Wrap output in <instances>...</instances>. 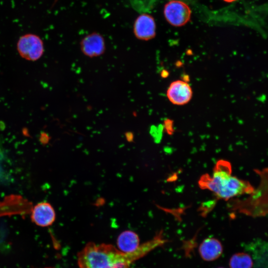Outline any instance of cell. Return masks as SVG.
Returning <instances> with one entry per match:
<instances>
[{"label": "cell", "mask_w": 268, "mask_h": 268, "mask_svg": "<svg viewBox=\"0 0 268 268\" xmlns=\"http://www.w3.org/2000/svg\"><path fill=\"white\" fill-rule=\"evenodd\" d=\"M231 174V163L219 160L214 166L212 176L202 175L199 180V185L202 189L213 192L218 199L224 200L254 192V188L249 182Z\"/></svg>", "instance_id": "obj_1"}, {"label": "cell", "mask_w": 268, "mask_h": 268, "mask_svg": "<svg viewBox=\"0 0 268 268\" xmlns=\"http://www.w3.org/2000/svg\"><path fill=\"white\" fill-rule=\"evenodd\" d=\"M140 258L136 252L125 253L112 245L88 243L78 254L79 268H129Z\"/></svg>", "instance_id": "obj_2"}, {"label": "cell", "mask_w": 268, "mask_h": 268, "mask_svg": "<svg viewBox=\"0 0 268 268\" xmlns=\"http://www.w3.org/2000/svg\"><path fill=\"white\" fill-rule=\"evenodd\" d=\"M17 49L23 58L32 61L39 59L44 51L41 39L33 34L21 36L17 42Z\"/></svg>", "instance_id": "obj_3"}, {"label": "cell", "mask_w": 268, "mask_h": 268, "mask_svg": "<svg viewBox=\"0 0 268 268\" xmlns=\"http://www.w3.org/2000/svg\"><path fill=\"white\" fill-rule=\"evenodd\" d=\"M164 14L170 24L178 27L185 25L189 21L191 10L184 1L172 0L165 4Z\"/></svg>", "instance_id": "obj_4"}, {"label": "cell", "mask_w": 268, "mask_h": 268, "mask_svg": "<svg viewBox=\"0 0 268 268\" xmlns=\"http://www.w3.org/2000/svg\"><path fill=\"white\" fill-rule=\"evenodd\" d=\"M166 95L171 103L182 106L190 101L193 96V90L187 82L176 80L170 83L167 90Z\"/></svg>", "instance_id": "obj_5"}, {"label": "cell", "mask_w": 268, "mask_h": 268, "mask_svg": "<svg viewBox=\"0 0 268 268\" xmlns=\"http://www.w3.org/2000/svg\"><path fill=\"white\" fill-rule=\"evenodd\" d=\"M82 53L89 58L97 57L105 52V41L103 36L96 32L85 36L80 42Z\"/></svg>", "instance_id": "obj_6"}, {"label": "cell", "mask_w": 268, "mask_h": 268, "mask_svg": "<svg viewBox=\"0 0 268 268\" xmlns=\"http://www.w3.org/2000/svg\"><path fill=\"white\" fill-rule=\"evenodd\" d=\"M31 218L36 225L41 227L51 226L56 219V213L52 205L47 202H41L32 208Z\"/></svg>", "instance_id": "obj_7"}, {"label": "cell", "mask_w": 268, "mask_h": 268, "mask_svg": "<svg viewBox=\"0 0 268 268\" xmlns=\"http://www.w3.org/2000/svg\"><path fill=\"white\" fill-rule=\"evenodd\" d=\"M156 25L153 17L143 13L139 15L134 21V33L139 40L147 41L155 36Z\"/></svg>", "instance_id": "obj_8"}, {"label": "cell", "mask_w": 268, "mask_h": 268, "mask_svg": "<svg viewBox=\"0 0 268 268\" xmlns=\"http://www.w3.org/2000/svg\"><path fill=\"white\" fill-rule=\"evenodd\" d=\"M199 252L203 260L207 262L213 261L220 257L223 252V247L218 239L207 238L201 243Z\"/></svg>", "instance_id": "obj_9"}, {"label": "cell", "mask_w": 268, "mask_h": 268, "mask_svg": "<svg viewBox=\"0 0 268 268\" xmlns=\"http://www.w3.org/2000/svg\"><path fill=\"white\" fill-rule=\"evenodd\" d=\"M117 244L119 250L121 252L131 253L136 250L140 245L139 238L135 232L126 230L118 236Z\"/></svg>", "instance_id": "obj_10"}, {"label": "cell", "mask_w": 268, "mask_h": 268, "mask_svg": "<svg viewBox=\"0 0 268 268\" xmlns=\"http://www.w3.org/2000/svg\"><path fill=\"white\" fill-rule=\"evenodd\" d=\"M229 266L230 268H252L253 262L248 254L237 253L231 257Z\"/></svg>", "instance_id": "obj_11"}, {"label": "cell", "mask_w": 268, "mask_h": 268, "mask_svg": "<svg viewBox=\"0 0 268 268\" xmlns=\"http://www.w3.org/2000/svg\"><path fill=\"white\" fill-rule=\"evenodd\" d=\"M6 159L3 151L0 146V184H3L8 179L5 166Z\"/></svg>", "instance_id": "obj_12"}, {"label": "cell", "mask_w": 268, "mask_h": 268, "mask_svg": "<svg viewBox=\"0 0 268 268\" xmlns=\"http://www.w3.org/2000/svg\"><path fill=\"white\" fill-rule=\"evenodd\" d=\"M224 0L225 1L228 2H233L234 1H236V0Z\"/></svg>", "instance_id": "obj_13"}, {"label": "cell", "mask_w": 268, "mask_h": 268, "mask_svg": "<svg viewBox=\"0 0 268 268\" xmlns=\"http://www.w3.org/2000/svg\"></svg>", "instance_id": "obj_14"}, {"label": "cell", "mask_w": 268, "mask_h": 268, "mask_svg": "<svg viewBox=\"0 0 268 268\" xmlns=\"http://www.w3.org/2000/svg\"></svg>", "instance_id": "obj_15"}]
</instances>
